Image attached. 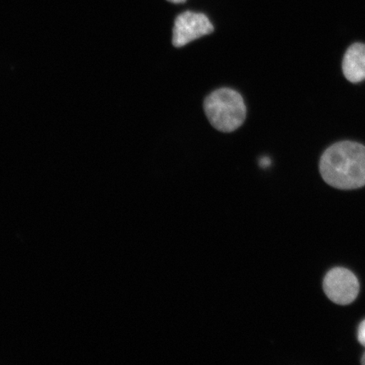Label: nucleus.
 Here are the masks:
<instances>
[{
	"instance_id": "f257e3e1",
	"label": "nucleus",
	"mask_w": 365,
	"mask_h": 365,
	"mask_svg": "<svg viewBox=\"0 0 365 365\" xmlns=\"http://www.w3.org/2000/svg\"><path fill=\"white\" fill-rule=\"evenodd\" d=\"M319 172L328 185L341 190H354L365 185V148L342 141L322 155Z\"/></svg>"
},
{
	"instance_id": "7ed1b4c3",
	"label": "nucleus",
	"mask_w": 365,
	"mask_h": 365,
	"mask_svg": "<svg viewBox=\"0 0 365 365\" xmlns=\"http://www.w3.org/2000/svg\"><path fill=\"white\" fill-rule=\"evenodd\" d=\"M323 289L332 302L346 305L357 298L359 284L352 272L346 268L336 267L328 272L324 278Z\"/></svg>"
},
{
	"instance_id": "423d86ee",
	"label": "nucleus",
	"mask_w": 365,
	"mask_h": 365,
	"mask_svg": "<svg viewBox=\"0 0 365 365\" xmlns=\"http://www.w3.org/2000/svg\"><path fill=\"white\" fill-rule=\"evenodd\" d=\"M358 340L360 342V344L365 346V319L359 327L358 329Z\"/></svg>"
},
{
	"instance_id": "6e6552de",
	"label": "nucleus",
	"mask_w": 365,
	"mask_h": 365,
	"mask_svg": "<svg viewBox=\"0 0 365 365\" xmlns=\"http://www.w3.org/2000/svg\"><path fill=\"white\" fill-rule=\"evenodd\" d=\"M168 1H170L173 4H182L185 3L186 0H168Z\"/></svg>"
},
{
	"instance_id": "f03ea898",
	"label": "nucleus",
	"mask_w": 365,
	"mask_h": 365,
	"mask_svg": "<svg viewBox=\"0 0 365 365\" xmlns=\"http://www.w3.org/2000/svg\"><path fill=\"white\" fill-rule=\"evenodd\" d=\"M204 109L211 125L225 133L239 129L245 120L244 99L239 93L230 88L213 91L205 98Z\"/></svg>"
},
{
	"instance_id": "39448f33",
	"label": "nucleus",
	"mask_w": 365,
	"mask_h": 365,
	"mask_svg": "<svg viewBox=\"0 0 365 365\" xmlns=\"http://www.w3.org/2000/svg\"><path fill=\"white\" fill-rule=\"evenodd\" d=\"M342 71L346 79L354 83L365 79V45L355 43L346 52Z\"/></svg>"
},
{
	"instance_id": "0eeeda50",
	"label": "nucleus",
	"mask_w": 365,
	"mask_h": 365,
	"mask_svg": "<svg viewBox=\"0 0 365 365\" xmlns=\"http://www.w3.org/2000/svg\"><path fill=\"white\" fill-rule=\"evenodd\" d=\"M259 163L262 168H266L271 165L272 160L267 157H264L259 159Z\"/></svg>"
},
{
	"instance_id": "20e7f679",
	"label": "nucleus",
	"mask_w": 365,
	"mask_h": 365,
	"mask_svg": "<svg viewBox=\"0 0 365 365\" xmlns=\"http://www.w3.org/2000/svg\"><path fill=\"white\" fill-rule=\"evenodd\" d=\"M213 31L212 22L204 14L186 11L176 18L173 44L176 48L184 47L203 36L211 34Z\"/></svg>"
},
{
	"instance_id": "1a4fd4ad",
	"label": "nucleus",
	"mask_w": 365,
	"mask_h": 365,
	"mask_svg": "<svg viewBox=\"0 0 365 365\" xmlns=\"http://www.w3.org/2000/svg\"><path fill=\"white\" fill-rule=\"evenodd\" d=\"M362 364L365 365V353L364 354L362 357Z\"/></svg>"
}]
</instances>
